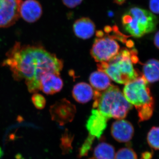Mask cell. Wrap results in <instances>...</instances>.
Listing matches in <instances>:
<instances>
[{"instance_id": "6da1fadb", "label": "cell", "mask_w": 159, "mask_h": 159, "mask_svg": "<svg viewBox=\"0 0 159 159\" xmlns=\"http://www.w3.org/2000/svg\"><path fill=\"white\" fill-rule=\"evenodd\" d=\"M11 71L16 81L24 80L30 93L40 90V79L48 73L60 74L62 61L40 46L22 45L16 43L7 52L2 63Z\"/></svg>"}, {"instance_id": "7a4b0ae2", "label": "cell", "mask_w": 159, "mask_h": 159, "mask_svg": "<svg viewBox=\"0 0 159 159\" xmlns=\"http://www.w3.org/2000/svg\"><path fill=\"white\" fill-rule=\"evenodd\" d=\"M139 61L135 49H122L107 62L99 63L98 70L105 73L111 79L120 84H126L139 77L133 64Z\"/></svg>"}, {"instance_id": "3957f363", "label": "cell", "mask_w": 159, "mask_h": 159, "mask_svg": "<svg viewBox=\"0 0 159 159\" xmlns=\"http://www.w3.org/2000/svg\"><path fill=\"white\" fill-rule=\"evenodd\" d=\"M93 107L108 119L125 118L133 105L126 100L118 87L111 85L100 93L94 91Z\"/></svg>"}, {"instance_id": "277c9868", "label": "cell", "mask_w": 159, "mask_h": 159, "mask_svg": "<svg viewBox=\"0 0 159 159\" xmlns=\"http://www.w3.org/2000/svg\"><path fill=\"white\" fill-rule=\"evenodd\" d=\"M158 23V20L153 13L139 7L129 8L122 17L123 29L136 38L155 31Z\"/></svg>"}, {"instance_id": "5b68a950", "label": "cell", "mask_w": 159, "mask_h": 159, "mask_svg": "<svg viewBox=\"0 0 159 159\" xmlns=\"http://www.w3.org/2000/svg\"><path fill=\"white\" fill-rule=\"evenodd\" d=\"M123 93L126 100L134 106L137 110L154 103L148 82L143 75L125 84Z\"/></svg>"}, {"instance_id": "8992f818", "label": "cell", "mask_w": 159, "mask_h": 159, "mask_svg": "<svg viewBox=\"0 0 159 159\" xmlns=\"http://www.w3.org/2000/svg\"><path fill=\"white\" fill-rule=\"evenodd\" d=\"M104 34L97 37L94 41L91 54L96 61L99 63L108 61L120 51V46L116 41L109 35Z\"/></svg>"}, {"instance_id": "52a82bcc", "label": "cell", "mask_w": 159, "mask_h": 159, "mask_svg": "<svg viewBox=\"0 0 159 159\" xmlns=\"http://www.w3.org/2000/svg\"><path fill=\"white\" fill-rule=\"evenodd\" d=\"M22 0H0V29L15 23L20 17Z\"/></svg>"}, {"instance_id": "ba28073f", "label": "cell", "mask_w": 159, "mask_h": 159, "mask_svg": "<svg viewBox=\"0 0 159 159\" xmlns=\"http://www.w3.org/2000/svg\"><path fill=\"white\" fill-rule=\"evenodd\" d=\"M76 111L75 106L65 99L57 101L50 109L52 119L61 125L71 122L74 119Z\"/></svg>"}, {"instance_id": "9c48e42d", "label": "cell", "mask_w": 159, "mask_h": 159, "mask_svg": "<svg viewBox=\"0 0 159 159\" xmlns=\"http://www.w3.org/2000/svg\"><path fill=\"white\" fill-rule=\"evenodd\" d=\"M108 120L97 109H93L86 125L89 134V136L94 139L100 138L106 128Z\"/></svg>"}, {"instance_id": "30bf717a", "label": "cell", "mask_w": 159, "mask_h": 159, "mask_svg": "<svg viewBox=\"0 0 159 159\" xmlns=\"http://www.w3.org/2000/svg\"><path fill=\"white\" fill-rule=\"evenodd\" d=\"M134 130L131 123L124 119H119L113 123L111 134L115 140L119 142L130 141L134 135Z\"/></svg>"}, {"instance_id": "8fae6325", "label": "cell", "mask_w": 159, "mask_h": 159, "mask_svg": "<svg viewBox=\"0 0 159 159\" xmlns=\"http://www.w3.org/2000/svg\"><path fill=\"white\" fill-rule=\"evenodd\" d=\"M59 75L52 73L43 75L40 79V90L48 95L59 92L63 86V82Z\"/></svg>"}, {"instance_id": "7c38bea8", "label": "cell", "mask_w": 159, "mask_h": 159, "mask_svg": "<svg viewBox=\"0 0 159 159\" xmlns=\"http://www.w3.org/2000/svg\"><path fill=\"white\" fill-rule=\"evenodd\" d=\"M42 13V6L36 0H26L21 4L20 16L28 22L36 21L41 16Z\"/></svg>"}, {"instance_id": "4fadbf2b", "label": "cell", "mask_w": 159, "mask_h": 159, "mask_svg": "<svg viewBox=\"0 0 159 159\" xmlns=\"http://www.w3.org/2000/svg\"><path fill=\"white\" fill-rule=\"evenodd\" d=\"M73 28L76 36L81 39H87L93 35L96 26L90 19L82 17L75 21Z\"/></svg>"}, {"instance_id": "5bb4252c", "label": "cell", "mask_w": 159, "mask_h": 159, "mask_svg": "<svg viewBox=\"0 0 159 159\" xmlns=\"http://www.w3.org/2000/svg\"><path fill=\"white\" fill-rule=\"evenodd\" d=\"M94 91L93 87L88 84L80 82L74 86L72 95L77 102L85 103L90 101L94 97Z\"/></svg>"}, {"instance_id": "9a60e30c", "label": "cell", "mask_w": 159, "mask_h": 159, "mask_svg": "<svg viewBox=\"0 0 159 159\" xmlns=\"http://www.w3.org/2000/svg\"><path fill=\"white\" fill-rule=\"evenodd\" d=\"M89 80L92 87L99 92L105 90L111 85L108 75L99 70L92 73Z\"/></svg>"}, {"instance_id": "2e32d148", "label": "cell", "mask_w": 159, "mask_h": 159, "mask_svg": "<svg viewBox=\"0 0 159 159\" xmlns=\"http://www.w3.org/2000/svg\"><path fill=\"white\" fill-rule=\"evenodd\" d=\"M143 75L147 81L150 83L159 80V61L155 59L149 60L143 65Z\"/></svg>"}, {"instance_id": "e0dca14e", "label": "cell", "mask_w": 159, "mask_h": 159, "mask_svg": "<svg viewBox=\"0 0 159 159\" xmlns=\"http://www.w3.org/2000/svg\"><path fill=\"white\" fill-rule=\"evenodd\" d=\"M94 155L96 159H115V148L110 144L102 142L95 148Z\"/></svg>"}, {"instance_id": "ac0fdd59", "label": "cell", "mask_w": 159, "mask_h": 159, "mask_svg": "<svg viewBox=\"0 0 159 159\" xmlns=\"http://www.w3.org/2000/svg\"><path fill=\"white\" fill-rule=\"evenodd\" d=\"M147 142L151 148L154 150H159V127L154 126L148 132Z\"/></svg>"}, {"instance_id": "d6986e66", "label": "cell", "mask_w": 159, "mask_h": 159, "mask_svg": "<svg viewBox=\"0 0 159 159\" xmlns=\"http://www.w3.org/2000/svg\"><path fill=\"white\" fill-rule=\"evenodd\" d=\"M154 103L148 104L137 110L139 122H143L150 119L153 114Z\"/></svg>"}, {"instance_id": "ffe728a7", "label": "cell", "mask_w": 159, "mask_h": 159, "mask_svg": "<svg viewBox=\"0 0 159 159\" xmlns=\"http://www.w3.org/2000/svg\"><path fill=\"white\" fill-rule=\"evenodd\" d=\"M115 159H138V157L133 149L131 148H124L117 152Z\"/></svg>"}, {"instance_id": "44dd1931", "label": "cell", "mask_w": 159, "mask_h": 159, "mask_svg": "<svg viewBox=\"0 0 159 159\" xmlns=\"http://www.w3.org/2000/svg\"><path fill=\"white\" fill-rule=\"evenodd\" d=\"M31 101L34 106L37 109L42 110L44 108L46 104L45 97L41 94L38 93H34L31 97Z\"/></svg>"}, {"instance_id": "7402d4cb", "label": "cell", "mask_w": 159, "mask_h": 159, "mask_svg": "<svg viewBox=\"0 0 159 159\" xmlns=\"http://www.w3.org/2000/svg\"><path fill=\"white\" fill-rule=\"evenodd\" d=\"M83 1V0H62L64 5L71 9L79 6L82 3Z\"/></svg>"}, {"instance_id": "603a6c76", "label": "cell", "mask_w": 159, "mask_h": 159, "mask_svg": "<svg viewBox=\"0 0 159 159\" xmlns=\"http://www.w3.org/2000/svg\"><path fill=\"white\" fill-rule=\"evenodd\" d=\"M149 7L152 12L159 14V0H149Z\"/></svg>"}, {"instance_id": "cb8c5ba5", "label": "cell", "mask_w": 159, "mask_h": 159, "mask_svg": "<svg viewBox=\"0 0 159 159\" xmlns=\"http://www.w3.org/2000/svg\"><path fill=\"white\" fill-rule=\"evenodd\" d=\"M154 43L155 46L159 49V31L157 32L154 38Z\"/></svg>"}, {"instance_id": "d4e9b609", "label": "cell", "mask_w": 159, "mask_h": 159, "mask_svg": "<svg viewBox=\"0 0 159 159\" xmlns=\"http://www.w3.org/2000/svg\"><path fill=\"white\" fill-rule=\"evenodd\" d=\"M143 159H150L152 157V154L149 152H146L142 155Z\"/></svg>"}, {"instance_id": "484cf974", "label": "cell", "mask_w": 159, "mask_h": 159, "mask_svg": "<svg viewBox=\"0 0 159 159\" xmlns=\"http://www.w3.org/2000/svg\"><path fill=\"white\" fill-rule=\"evenodd\" d=\"M126 0H114V2L118 5H121L124 4Z\"/></svg>"}]
</instances>
